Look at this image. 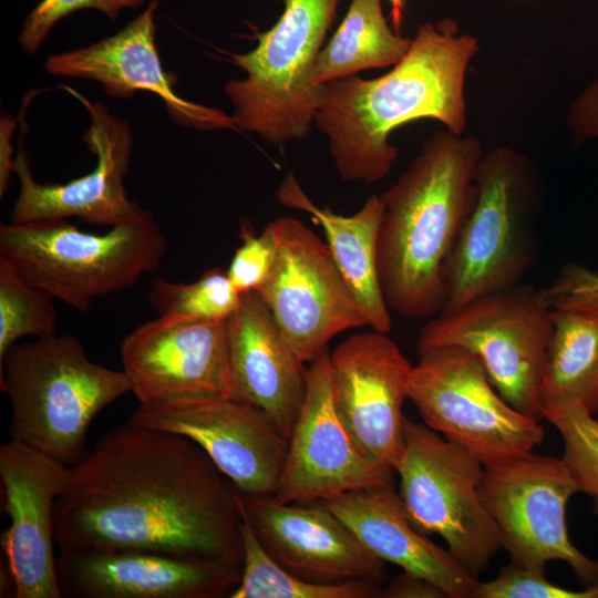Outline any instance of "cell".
I'll list each match as a JSON object with an SVG mask.
<instances>
[{"instance_id":"obj_10","label":"cell","mask_w":598,"mask_h":598,"mask_svg":"<svg viewBox=\"0 0 598 598\" xmlns=\"http://www.w3.org/2000/svg\"><path fill=\"white\" fill-rule=\"evenodd\" d=\"M419 355L408 399L426 426L470 451L484 467L533 453L543 443L540 421L506 402L472 352L450 346Z\"/></svg>"},{"instance_id":"obj_16","label":"cell","mask_w":598,"mask_h":598,"mask_svg":"<svg viewBox=\"0 0 598 598\" xmlns=\"http://www.w3.org/2000/svg\"><path fill=\"white\" fill-rule=\"evenodd\" d=\"M65 90L76 96L89 112L90 127L82 141L96 156V167L64 184L38 183L20 138L12 163L20 192L11 212V223L76 217L110 228L125 224L143 210L130 199L123 183L133 143L130 123L112 115L103 104L90 102L69 87Z\"/></svg>"},{"instance_id":"obj_21","label":"cell","mask_w":598,"mask_h":598,"mask_svg":"<svg viewBox=\"0 0 598 598\" xmlns=\"http://www.w3.org/2000/svg\"><path fill=\"white\" fill-rule=\"evenodd\" d=\"M68 598H219L236 588L241 568L144 551H58Z\"/></svg>"},{"instance_id":"obj_23","label":"cell","mask_w":598,"mask_h":598,"mask_svg":"<svg viewBox=\"0 0 598 598\" xmlns=\"http://www.w3.org/2000/svg\"><path fill=\"white\" fill-rule=\"evenodd\" d=\"M321 502L384 563L430 580L447 597L472 598L480 580L413 525L393 485L351 491Z\"/></svg>"},{"instance_id":"obj_18","label":"cell","mask_w":598,"mask_h":598,"mask_svg":"<svg viewBox=\"0 0 598 598\" xmlns=\"http://www.w3.org/2000/svg\"><path fill=\"white\" fill-rule=\"evenodd\" d=\"M394 473L368 461L338 417L326 349L307 369L305 398L272 497L279 503L327 501L351 491L393 485Z\"/></svg>"},{"instance_id":"obj_29","label":"cell","mask_w":598,"mask_h":598,"mask_svg":"<svg viewBox=\"0 0 598 598\" xmlns=\"http://www.w3.org/2000/svg\"><path fill=\"white\" fill-rule=\"evenodd\" d=\"M56 326L52 297L23 279L0 256V360L20 339L55 334Z\"/></svg>"},{"instance_id":"obj_31","label":"cell","mask_w":598,"mask_h":598,"mask_svg":"<svg viewBox=\"0 0 598 598\" xmlns=\"http://www.w3.org/2000/svg\"><path fill=\"white\" fill-rule=\"evenodd\" d=\"M143 0H42L25 18L18 42L22 51L34 54L52 27L62 18L81 9H95L116 19L123 9L142 6Z\"/></svg>"},{"instance_id":"obj_5","label":"cell","mask_w":598,"mask_h":598,"mask_svg":"<svg viewBox=\"0 0 598 598\" xmlns=\"http://www.w3.org/2000/svg\"><path fill=\"white\" fill-rule=\"evenodd\" d=\"M166 248L145 209L105 234L81 231L65 219L0 225V256L28 282L80 311L155 271Z\"/></svg>"},{"instance_id":"obj_30","label":"cell","mask_w":598,"mask_h":598,"mask_svg":"<svg viewBox=\"0 0 598 598\" xmlns=\"http://www.w3.org/2000/svg\"><path fill=\"white\" fill-rule=\"evenodd\" d=\"M544 419L560 433L563 461L569 468L578 493H585L598 515V419L584 410L547 413Z\"/></svg>"},{"instance_id":"obj_13","label":"cell","mask_w":598,"mask_h":598,"mask_svg":"<svg viewBox=\"0 0 598 598\" xmlns=\"http://www.w3.org/2000/svg\"><path fill=\"white\" fill-rule=\"evenodd\" d=\"M188 437L244 494L274 496L289 436L260 409L233 398L138 404L128 420Z\"/></svg>"},{"instance_id":"obj_25","label":"cell","mask_w":598,"mask_h":598,"mask_svg":"<svg viewBox=\"0 0 598 598\" xmlns=\"http://www.w3.org/2000/svg\"><path fill=\"white\" fill-rule=\"evenodd\" d=\"M553 336L539 400L547 413H598V303L550 309Z\"/></svg>"},{"instance_id":"obj_33","label":"cell","mask_w":598,"mask_h":598,"mask_svg":"<svg viewBox=\"0 0 598 598\" xmlns=\"http://www.w3.org/2000/svg\"><path fill=\"white\" fill-rule=\"evenodd\" d=\"M473 598H589L587 589L571 590L549 581L545 574L511 563L487 581H478Z\"/></svg>"},{"instance_id":"obj_1","label":"cell","mask_w":598,"mask_h":598,"mask_svg":"<svg viewBox=\"0 0 598 598\" xmlns=\"http://www.w3.org/2000/svg\"><path fill=\"white\" fill-rule=\"evenodd\" d=\"M237 489L186 436L130 422L70 467L58 551H144L243 568Z\"/></svg>"},{"instance_id":"obj_3","label":"cell","mask_w":598,"mask_h":598,"mask_svg":"<svg viewBox=\"0 0 598 598\" xmlns=\"http://www.w3.org/2000/svg\"><path fill=\"white\" fill-rule=\"evenodd\" d=\"M483 154L475 136L439 131L380 195L378 271L390 310L405 318L443 310V265L475 205Z\"/></svg>"},{"instance_id":"obj_8","label":"cell","mask_w":598,"mask_h":598,"mask_svg":"<svg viewBox=\"0 0 598 598\" xmlns=\"http://www.w3.org/2000/svg\"><path fill=\"white\" fill-rule=\"evenodd\" d=\"M551 336V311L540 290L520 283L436 315L422 328L416 349L472 352L506 402L542 421L539 388Z\"/></svg>"},{"instance_id":"obj_28","label":"cell","mask_w":598,"mask_h":598,"mask_svg":"<svg viewBox=\"0 0 598 598\" xmlns=\"http://www.w3.org/2000/svg\"><path fill=\"white\" fill-rule=\"evenodd\" d=\"M240 300L241 293L231 283L227 271L218 267L204 271L188 283L155 278L148 295L158 317L186 321L227 320Z\"/></svg>"},{"instance_id":"obj_22","label":"cell","mask_w":598,"mask_h":598,"mask_svg":"<svg viewBox=\"0 0 598 598\" xmlns=\"http://www.w3.org/2000/svg\"><path fill=\"white\" fill-rule=\"evenodd\" d=\"M227 324L231 398L264 411L289 436L305 398V362L257 291L241 293Z\"/></svg>"},{"instance_id":"obj_17","label":"cell","mask_w":598,"mask_h":598,"mask_svg":"<svg viewBox=\"0 0 598 598\" xmlns=\"http://www.w3.org/2000/svg\"><path fill=\"white\" fill-rule=\"evenodd\" d=\"M237 499L266 551L296 577L322 585L388 581L386 563L321 501L279 503L238 491Z\"/></svg>"},{"instance_id":"obj_34","label":"cell","mask_w":598,"mask_h":598,"mask_svg":"<svg viewBox=\"0 0 598 598\" xmlns=\"http://www.w3.org/2000/svg\"><path fill=\"white\" fill-rule=\"evenodd\" d=\"M549 309L598 303V271L580 264H566L554 281L540 289Z\"/></svg>"},{"instance_id":"obj_7","label":"cell","mask_w":598,"mask_h":598,"mask_svg":"<svg viewBox=\"0 0 598 598\" xmlns=\"http://www.w3.org/2000/svg\"><path fill=\"white\" fill-rule=\"evenodd\" d=\"M283 12L260 33L249 52L233 62L246 78L229 80L236 130L250 132L274 145L307 137L321 99L312 72L336 20L340 0H279Z\"/></svg>"},{"instance_id":"obj_39","label":"cell","mask_w":598,"mask_h":598,"mask_svg":"<svg viewBox=\"0 0 598 598\" xmlns=\"http://www.w3.org/2000/svg\"><path fill=\"white\" fill-rule=\"evenodd\" d=\"M589 598H598V581L586 587Z\"/></svg>"},{"instance_id":"obj_27","label":"cell","mask_w":598,"mask_h":598,"mask_svg":"<svg viewBox=\"0 0 598 598\" xmlns=\"http://www.w3.org/2000/svg\"><path fill=\"white\" fill-rule=\"evenodd\" d=\"M243 568L229 598H379L381 587L369 582L334 585L302 580L266 551L250 525L241 518Z\"/></svg>"},{"instance_id":"obj_12","label":"cell","mask_w":598,"mask_h":598,"mask_svg":"<svg viewBox=\"0 0 598 598\" xmlns=\"http://www.w3.org/2000/svg\"><path fill=\"white\" fill-rule=\"evenodd\" d=\"M269 226L276 258L256 291L297 355L310 363L333 337L367 322L322 239L295 217Z\"/></svg>"},{"instance_id":"obj_14","label":"cell","mask_w":598,"mask_h":598,"mask_svg":"<svg viewBox=\"0 0 598 598\" xmlns=\"http://www.w3.org/2000/svg\"><path fill=\"white\" fill-rule=\"evenodd\" d=\"M227 320L158 317L131 331L120 346V357L138 403L231 398Z\"/></svg>"},{"instance_id":"obj_26","label":"cell","mask_w":598,"mask_h":598,"mask_svg":"<svg viewBox=\"0 0 598 598\" xmlns=\"http://www.w3.org/2000/svg\"><path fill=\"white\" fill-rule=\"evenodd\" d=\"M411 43L412 39L389 27L382 0H352L344 19L319 53L311 81L319 86L360 71L393 66Z\"/></svg>"},{"instance_id":"obj_37","label":"cell","mask_w":598,"mask_h":598,"mask_svg":"<svg viewBox=\"0 0 598 598\" xmlns=\"http://www.w3.org/2000/svg\"><path fill=\"white\" fill-rule=\"evenodd\" d=\"M13 120L9 116L1 120V152H0V194L7 189L10 173L12 172V147L10 137L12 135Z\"/></svg>"},{"instance_id":"obj_38","label":"cell","mask_w":598,"mask_h":598,"mask_svg":"<svg viewBox=\"0 0 598 598\" xmlns=\"http://www.w3.org/2000/svg\"><path fill=\"white\" fill-rule=\"evenodd\" d=\"M393 30L400 33L406 0H389Z\"/></svg>"},{"instance_id":"obj_19","label":"cell","mask_w":598,"mask_h":598,"mask_svg":"<svg viewBox=\"0 0 598 598\" xmlns=\"http://www.w3.org/2000/svg\"><path fill=\"white\" fill-rule=\"evenodd\" d=\"M69 473V466L20 442L0 447L2 509L10 519L1 545L16 598H62L54 509Z\"/></svg>"},{"instance_id":"obj_20","label":"cell","mask_w":598,"mask_h":598,"mask_svg":"<svg viewBox=\"0 0 598 598\" xmlns=\"http://www.w3.org/2000/svg\"><path fill=\"white\" fill-rule=\"evenodd\" d=\"M157 0L123 29L89 47L48 56L45 70L58 76L102 84L106 94L130 97L137 91L157 95L171 117L198 130L236 128L231 115L177 95V79L164 70L156 47Z\"/></svg>"},{"instance_id":"obj_11","label":"cell","mask_w":598,"mask_h":598,"mask_svg":"<svg viewBox=\"0 0 598 598\" xmlns=\"http://www.w3.org/2000/svg\"><path fill=\"white\" fill-rule=\"evenodd\" d=\"M576 493L561 457L534 453L485 467L480 484L511 563L545 574L547 563L561 560L588 586L598 581V561L573 544L567 527V505Z\"/></svg>"},{"instance_id":"obj_36","label":"cell","mask_w":598,"mask_h":598,"mask_svg":"<svg viewBox=\"0 0 598 598\" xmlns=\"http://www.w3.org/2000/svg\"><path fill=\"white\" fill-rule=\"evenodd\" d=\"M446 592L430 580L405 571L388 579L379 598H445Z\"/></svg>"},{"instance_id":"obj_15","label":"cell","mask_w":598,"mask_h":598,"mask_svg":"<svg viewBox=\"0 0 598 598\" xmlns=\"http://www.w3.org/2000/svg\"><path fill=\"white\" fill-rule=\"evenodd\" d=\"M412 367L388 333L375 330L352 334L330 352L338 417L359 452L391 471L403 450L402 406Z\"/></svg>"},{"instance_id":"obj_35","label":"cell","mask_w":598,"mask_h":598,"mask_svg":"<svg viewBox=\"0 0 598 598\" xmlns=\"http://www.w3.org/2000/svg\"><path fill=\"white\" fill-rule=\"evenodd\" d=\"M567 124L573 137L578 142L598 138V79L574 101Z\"/></svg>"},{"instance_id":"obj_9","label":"cell","mask_w":598,"mask_h":598,"mask_svg":"<svg viewBox=\"0 0 598 598\" xmlns=\"http://www.w3.org/2000/svg\"><path fill=\"white\" fill-rule=\"evenodd\" d=\"M394 471L413 525L424 535L442 537L452 556L477 578L502 548L480 494L484 465L463 446L405 417Z\"/></svg>"},{"instance_id":"obj_24","label":"cell","mask_w":598,"mask_h":598,"mask_svg":"<svg viewBox=\"0 0 598 598\" xmlns=\"http://www.w3.org/2000/svg\"><path fill=\"white\" fill-rule=\"evenodd\" d=\"M277 199L287 208L308 213L322 228L326 244L367 326L389 333L392 319L378 271V238L383 217L381 196L371 195L353 215H340L316 205L289 172L277 190Z\"/></svg>"},{"instance_id":"obj_32","label":"cell","mask_w":598,"mask_h":598,"mask_svg":"<svg viewBox=\"0 0 598 598\" xmlns=\"http://www.w3.org/2000/svg\"><path fill=\"white\" fill-rule=\"evenodd\" d=\"M241 245L235 250L227 275L239 293L258 290L266 281L277 251L276 238L269 224L260 235L241 221Z\"/></svg>"},{"instance_id":"obj_2","label":"cell","mask_w":598,"mask_h":598,"mask_svg":"<svg viewBox=\"0 0 598 598\" xmlns=\"http://www.w3.org/2000/svg\"><path fill=\"white\" fill-rule=\"evenodd\" d=\"M477 52V39L460 34L454 20L427 22L388 73L323 83L313 125L328 137L340 177L365 184L385 177L399 154L390 134L406 123L430 118L463 134L465 78Z\"/></svg>"},{"instance_id":"obj_6","label":"cell","mask_w":598,"mask_h":598,"mask_svg":"<svg viewBox=\"0 0 598 598\" xmlns=\"http://www.w3.org/2000/svg\"><path fill=\"white\" fill-rule=\"evenodd\" d=\"M476 187L475 205L443 265L446 300L440 313L520 285L534 261L543 185L533 162L495 147L478 163Z\"/></svg>"},{"instance_id":"obj_4","label":"cell","mask_w":598,"mask_h":598,"mask_svg":"<svg viewBox=\"0 0 598 598\" xmlns=\"http://www.w3.org/2000/svg\"><path fill=\"white\" fill-rule=\"evenodd\" d=\"M0 385L10 402V440L69 467L87 454L93 419L131 392L123 370L95 363L79 338L56 333L9 348Z\"/></svg>"}]
</instances>
